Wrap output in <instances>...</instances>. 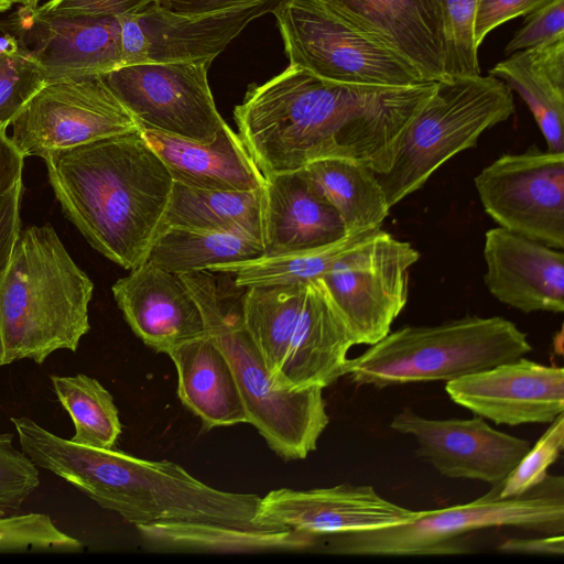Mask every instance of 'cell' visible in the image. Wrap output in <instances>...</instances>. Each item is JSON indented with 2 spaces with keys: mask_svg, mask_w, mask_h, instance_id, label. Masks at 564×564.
I'll return each mask as SVG.
<instances>
[{
  "mask_svg": "<svg viewBox=\"0 0 564 564\" xmlns=\"http://www.w3.org/2000/svg\"><path fill=\"white\" fill-rule=\"evenodd\" d=\"M10 420L21 449L37 467L135 528L171 522L268 527L258 521L261 497L256 494L216 489L170 460L77 444L26 416Z\"/></svg>",
  "mask_w": 564,
  "mask_h": 564,
  "instance_id": "obj_2",
  "label": "cell"
},
{
  "mask_svg": "<svg viewBox=\"0 0 564 564\" xmlns=\"http://www.w3.org/2000/svg\"><path fill=\"white\" fill-rule=\"evenodd\" d=\"M156 0H48L34 11L44 17L118 18L133 14Z\"/></svg>",
  "mask_w": 564,
  "mask_h": 564,
  "instance_id": "obj_39",
  "label": "cell"
},
{
  "mask_svg": "<svg viewBox=\"0 0 564 564\" xmlns=\"http://www.w3.org/2000/svg\"><path fill=\"white\" fill-rule=\"evenodd\" d=\"M532 350L528 336L503 317L466 315L432 326H402L360 356L345 376L357 386L386 388L451 381L516 360Z\"/></svg>",
  "mask_w": 564,
  "mask_h": 564,
  "instance_id": "obj_7",
  "label": "cell"
},
{
  "mask_svg": "<svg viewBox=\"0 0 564 564\" xmlns=\"http://www.w3.org/2000/svg\"><path fill=\"white\" fill-rule=\"evenodd\" d=\"M350 26L409 59L429 82L444 68L440 23L431 0H315Z\"/></svg>",
  "mask_w": 564,
  "mask_h": 564,
  "instance_id": "obj_23",
  "label": "cell"
},
{
  "mask_svg": "<svg viewBox=\"0 0 564 564\" xmlns=\"http://www.w3.org/2000/svg\"><path fill=\"white\" fill-rule=\"evenodd\" d=\"M84 544L59 530L51 517L29 512L0 518V553H78Z\"/></svg>",
  "mask_w": 564,
  "mask_h": 564,
  "instance_id": "obj_35",
  "label": "cell"
},
{
  "mask_svg": "<svg viewBox=\"0 0 564 564\" xmlns=\"http://www.w3.org/2000/svg\"><path fill=\"white\" fill-rule=\"evenodd\" d=\"M420 511L382 498L372 486L280 488L261 497L258 521L312 536L377 530L404 524Z\"/></svg>",
  "mask_w": 564,
  "mask_h": 564,
  "instance_id": "obj_19",
  "label": "cell"
},
{
  "mask_svg": "<svg viewBox=\"0 0 564 564\" xmlns=\"http://www.w3.org/2000/svg\"><path fill=\"white\" fill-rule=\"evenodd\" d=\"M489 75L525 101L549 151L564 152V36L508 55Z\"/></svg>",
  "mask_w": 564,
  "mask_h": 564,
  "instance_id": "obj_26",
  "label": "cell"
},
{
  "mask_svg": "<svg viewBox=\"0 0 564 564\" xmlns=\"http://www.w3.org/2000/svg\"><path fill=\"white\" fill-rule=\"evenodd\" d=\"M420 253L378 229L344 252L321 281L355 345H373L391 332L408 302L409 271Z\"/></svg>",
  "mask_w": 564,
  "mask_h": 564,
  "instance_id": "obj_11",
  "label": "cell"
},
{
  "mask_svg": "<svg viewBox=\"0 0 564 564\" xmlns=\"http://www.w3.org/2000/svg\"><path fill=\"white\" fill-rule=\"evenodd\" d=\"M372 232L348 235L315 249L261 256L246 261L216 264L208 269L234 273L236 282L245 288L308 282L321 279L344 252Z\"/></svg>",
  "mask_w": 564,
  "mask_h": 564,
  "instance_id": "obj_32",
  "label": "cell"
},
{
  "mask_svg": "<svg viewBox=\"0 0 564 564\" xmlns=\"http://www.w3.org/2000/svg\"><path fill=\"white\" fill-rule=\"evenodd\" d=\"M564 447V414L553 420L543 435L527 452L502 480L500 497H517L542 482L549 467L556 462Z\"/></svg>",
  "mask_w": 564,
  "mask_h": 564,
  "instance_id": "obj_36",
  "label": "cell"
},
{
  "mask_svg": "<svg viewBox=\"0 0 564 564\" xmlns=\"http://www.w3.org/2000/svg\"><path fill=\"white\" fill-rule=\"evenodd\" d=\"M39 485L37 466L14 447L11 433H0V518L18 514Z\"/></svg>",
  "mask_w": 564,
  "mask_h": 564,
  "instance_id": "obj_37",
  "label": "cell"
},
{
  "mask_svg": "<svg viewBox=\"0 0 564 564\" xmlns=\"http://www.w3.org/2000/svg\"><path fill=\"white\" fill-rule=\"evenodd\" d=\"M15 3L20 4L21 7H28V8H36L39 6L40 0H14Z\"/></svg>",
  "mask_w": 564,
  "mask_h": 564,
  "instance_id": "obj_45",
  "label": "cell"
},
{
  "mask_svg": "<svg viewBox=\"0 0 564 564\" xmlns=\"http://www.w3.org/2000/svg\"><path fill=\"white\" fill-rule=\"evenodd\" d=\"M24 158L7 134V129L0 128V198L22 182Z\"/></svg>",
  "mask_w": 564,
  "mask_h": 564,
  "instance_id": "obj_42",
  "label": "cell"
},
{
  "mask_svg": "<svg viewBox=\"0 0 564 564\" xmlns=\"http://www.w3.org/2000/svg\"><path fill=\"white\" fill-rule=\"evenodd\" d=\"M443 41L444 68L448 77L479 75L474 23L480 0H431Z\"/></svg>",
  "mask_w": 564,
  "mask_h": 564,
  "instance_id": "obj_33",
  "label": "cell"
},
{
  "mask_svg": "<svg viewBox=\"0 0 564 564\" xmlns=\"http://www.w3.org/2000/svg\"><path fill=\"white\" fill-rule=\"evenodd\" d=\"M10 126L18 150L40 158L140 129L104 77L46 84Z\"/></svg>",
  "mask_w": 564,
  "mask_h": 564,
  "instance_id": "obj_13",
  "label": "cell"
},
{
  "mask_svg": "<svg viewBox=\"0 0 564 564\" xmlns=\"http://www.w3.org/2000/svg\"><path fill=\"white\" fill-rule=\"evenodd\" d=\"M243 319L275 388L324 389L345 376L355 343L321 279L247 288Z\"/></svg>",
  "mask_w": 564,
  "mask_h": 564,
  "instance_id": "obj_6",
  "label": "cell"
},
{
  "mask_svg": "<svg viewBox=\"0 0 564 564\" xmlns=\"http://www.w3.org/2000/svg\"><path fill=\"white\" fill-rule=\"evenodd\" d=\"M272 13L290 65L347 84L409 87L430 83L409 59L315 0H280Z\"/></svg>",
  "mask_w": 564,
  "mask_h": 564,
  "instance_id": "obj_10",
  "label": "cell"
},
{
  "mask_svg": "<svg viewBox=\"0 0 564 564\" xmlns=\"http://www.w3.org/2000/svg\"><path fill=\"white\" fill-rule=\"evenodd\" d=\"M42 159L64 215L89 245L123 269L143 263L161 230L173 180L140 129Z\"/></svg>",
  "mask_w": 564,
  "mask_h": 564,
  "instance_id": "obj_3",
  "label": "cell"
},
{
  "mask_svg": "<svg viewBox=\"0 0 564 564\" xmlns=\"http://www.w3.org/2000/svg\"><path fill=\"white\" fill-rule=\"evenodd\" d=\"M501 482L484 496L435 510H421L412 521L394 527L326 534V551L343 555H455L469 553L470 532L511 527L545 535L564 532V477L546 478L517 497L502 498Z\"/></svg>",
  "mask_w": 564,
  "mask_h": 564,
  "instance_id": "obj_8",
  "label": "cell"
},
{
  "mask_svg": "<svg viewBox=\"0 0 564 564\" xmlns=\"http://www.w3.org/2000/svg\"><path fill=\"white\" fill-rule=\"evenodd\" d=\"M303 169L338 213L347 236L381 229L390 206L370 169L345 159H322Z\"/></svg>",
  "mask_w": 564,
  "mask_h": 564,
  "instance_id": "obj_28",
  "label": "cell"
},
{
  "mask_svg": "<svg viewBox=\"0 0 564 564\" xmlns=\"http://www.w3.org/2000/svg\"><path fill=\"white\" fill-rule=\"evenodd\" d=\"M147 546L164 552L257 553L295 551L316 536L283 527H231L204 522H171L137 528Z\"/></svg>",
  "mask_w": 564,
  "mask_h": 564,
  "instance_id": "obj_27",
  "label": "cell"
},
{
  "mask_svg": "<svg viewBox=\"0 0 564 564\" xmlns=\"http://www.w3.org/2000/svg\"><path fill=\"white\" fill-rule=\"evenodd\" d=\"M523 17L522 26L505 47L506 55L564 36V0H549Z\"/></svg>",
  "mask_w": 564,
  "mask_h": 564,
  "instance_id": "obj_38",
  "label": "cell"
},
{
  "mask_svg": "<svg viewBox=\"0 0 564 564\" xmlns=\"http://www.w3.org/2000/svg\"><path fill=\"white\" fill-rule=\"evenodd\" d=\"M485 212L499 227L564 249V152L503 154L474 180Z\"/></svg>",
  "mask_w": 564,
  "mask_h": 564,
  "instance_id": "obj_12",
  "label": "cell"
},
{
  "mask_svg": "<svg viewBox=\"0 0 564 564\" xmlns=\"http://www.w3.org/2000/svg\"><path fill=\"white\" fill-rule=\"evenodd\" d=\"M15 3L14 0H0V13L8 11Z\"/></svg>",
  "mask_w": 564,
  "mask_h": 564,
  "instance_id": "obj_46",
  "label": "cell"
},
{
  "mask_svg": "<svg viewBox=\"0 0 564 564\" xmlns=\"http://www.w3.org/2000/svg\"><path fill=\"white\" fill-rule=\"evenodd\" d=\"M390 429L412 436L416 455L441 475L491 486L502 482L531 447L529 441L495 430L478 415L433 420L404 408Z\"/></svg>",
  "mask_w": 564,
  "mask_h": 564,
  "instance_id": "obj_16",
  "label": "cell"
},
{
  "mask_svg": "<svg viewBox=\"0 0 564 564\" xmlns=\"http://www.w3.org/2000/svg\"><path fill=\"white\" fill-rule=\"evenodd\" d=\"M93 291L52 226L21 229L0 281V366L75 352L90 330Z\"/></svg>",
  "mask_w": 564,
  "mask_h": 564,
  "instance_id": "obj_4",
  "label": "cell"
},
{
  "mask_svg": "<svg viewBox=\"0 0 564 564\" xmlns=\"http://www.w3.org/2000/svg\"><path fill=\"white\" fill-rule=\"evenodd\" d=\"M436 84H347L289 65L265 83L251 85L234 117L263 175L302 170L322 159H345L383 174Z\"/></svg>",
  "mask_w": 564,
  "mask_h": 564,
  "instance_id": "obj_1",
  "label": "cell"
},
{
  "mask_svg": "<svg viewBox=\"0 0 564 564\" xmlns=\"http://www.w3.org/2000/svg\"><path fill=\"white\" fill-rule=\"evenodd\" d=\"M549 0H480L474 23L477 47L486 35L502 23L525 15Z\"/></svg>",
  "mask_w": 564,
  "mask_h": 564,
  "instance_id": "obj_40",
  "label": "cell"
},
{
  "mask_svg": "<svg viewBox=\"0 0 564 564\" xmlns=\"http://www.w3.org/2000/svg\"><path fill=\"white\" fill-rule=\"evenodd\" d=\"M258 0H156L163 9L182 15H204L229 10Z\"/></svg>",
  "mask_w": 564,
  "mask_h": 564,
  "instance_id": "obj_44",
  "label": "cell"
},
{
  "mask_svg": "<svg viewBox=\"0 0 564 564\" xmlns=\"http://www.w3.org/2000/svg\"><path fill=\"white\" fill-rule=\"evenodd\" d=\"M165 227L230 232L261 241V188L221 192L173 182L161 229Z\"/></svg>",
  "mask_w": 564,
  "mask_h": 564,
  "instance_id": "obj_29",
  "label": "cell"
},
{
  "mask_svg": "<svg viewBox=\"0 0 564 564\" xmlns=\"http://www.w3.org/2000/svg\"><path fill=\"white\" fill-rule=\"evenodd\" d=\"M46 84L39 63L15 37L0 35V128L7 129Z\"/></svg>",
  "mask_w": 564,
  "mask_h": 564,
  "instance_id": "obj_34",
  "label": "cell"
},
{
  "mask_svg": "<svg viewBox=\"0 0 564 564\" xmlns=\"http://www.w3.org/2000/svg\"><path fill=\"white\" fill-rule=\"evenodd\" d=\"M140 133L160 158L173 182L208 191H257L264 175L238 133L226 123L208 142H198L152 129Z\"/></svg>",
  "mask_w": 564,
  "mask_h": 564,
  "instance_id": "obj_24",
  "label": "cell"
},
{
  "mask_svg": "<svg viewBox=\"0 0 564 564\" xmlns=\"http://www.w3.org/2000/svg\"><path fill=\"white\" fill-rule=\"evenodd\" d=\"M497 550L505 553L534 555H563V534H551L543 538H511L502 542Z\"/></svg>",
  "mask_w": 564,
  "mask_h": 564,
  "instance_id": "obj_43",
  "label": "cell"
},
{
  "mask_svg": "<svg viewBox=\"0 0 564 564\" xmlns=\"http://www.w3.org/2000/svg\"><path fill=\"white\" fill-rule=\"evenodd\" d=\"M511 91L489 74L437 82L403 133L392 165L376 174L390 208L419 189L451 158L476 147L487 129L508 120L514 112Z\"/></svg>",
  "mask_w": 564,
  "mask_h": 564,
  "instance_id": "obj_9",
  "label": "cell"
},
{
  "mask_svg": "<svg viewBox=\"0 0 564 564\" xmlns=\"http://www.w3.org/2000/svg\"><path fill=\"white\" fill-rule=\"evenodd\" d=\"M132 332L156 352L206 334L202 313L178 274L149 260L111 288Z\"/></svg>",
  "mask_w": 564,
  "mask_h": 564,
  "instance_id": "obj_21",
  "label": "cell"
},
{
  "mask_svg": "<svg viewBox=\"0 0 564 564\" xmlns=\"http://www.w3.org/2000/svg\"><path fill=\"white\" fill-rule=\"evenodd\" d=\"M197 303L206 334L227 358L248 415L268 446L286 460L317 447L329 423L322 387L278 389L243 319L247 288L231 272L199 270L180 275Z\"/></svg>",
  "mask_w": 564,
  "mask_h": 564,
  "instance_id": "obj_5",
  "label": "cell"
},
{
  "mask_svg": "<svg viewBox=\"0 0 564 564\" xmlns=\"http://www.w3.org/2000/svg\"><path fill=\"white\" fill-rule=\"evenodd\" d=\"M456 404L496 424L551 423L564 412V369L524 357L446 382Z\"/></svg>",
  "mask_w": 564,
  "mask_h": 564,
  "instance_id": "obj_18",
  "label": "cell"
},
{
  "mask_svg": "<svg viewBox=\"0 0 564 564\" xmlns=\"http://www.w3.org/2000/svg\"><path fill=\"white\" fill-rule=\"evenodd\" d=\"M22 182L0 198V281L10 263L21 230Z\"/></svg>",
  "mask_w": 564,
  "mask_h": 564,
  "instance_id": "obj_41",
  "label": "cell"
},
{
  "mask_svg": "<svg viewBox=\"0 0 564 564\" xmlns=\"http://www.w3.org/2000/svg\"><path fill=\"white\" fill-rule=\"evenodd\" d=\"M279 1L258 0L192 17L174 13L153 2L137 13L118 17L123 66L209 64L251 21L272 12Z\"/></svg>",
  "mask_w": 564,
  "mask_h": 564,
  "instance_id": "obj_15",
  "label": "cell"
},
{
  "mask_svg": "<svg viewBox=\"0 0 564 564\" xmlns=\"http://www.w3.org/2000/svg\"><path fill=\"white\" fill-rule=\"evenodd\" d=\"M346 236L338 213L315 188L304 169L264 175L262 256L315 249Z\"/></svg>",
  "mask_w": 564,
  "mask_h": 564,
  "instance_id": "obj_22",
  "label": "cell"
},
{
  "mask_svg": "<svg viewBox=\"0 0 564 564\" xmlns=\"http://www.w3.org/2000/svg\"><path fill=\"white\" fill-rule=\"evenodd\" d=\"M50 379L58 402L74 423L75 433L70 441L113 448L122 426L110 392L97 379L84 373L51 375Z\"/></svg>",
  "mask_w": 564,
  "mask_h": 564,
  "instance_id": "obj_31",
  "label": "cell"
},
{
  "mask_svg": "<svg viewBox=\"0 0 564 564\" xmlns=\"http://www.w3.org/2000/svg\"><path fill=\"white\" fill-rule=\"evenodd\" d=\"M0 25L36 59L47 84L102 77L123 66L118 18L44 17L21 7Z\"/></svg>",
  "mask_w": 564,
  "mask_h": 564,
  "instance_id": "obj_17",
  "label": "cell"
},
{
  "mask_svg": "<svg viewBox=\"0 0 564 564\" xmlns=\"http://www.w3.org/2000/svg\"><path fill=\"white\" fill-rule=\"evenodd\" d=\"M177 373V395L202 421L204 430L248 423V415L231 367L207 335L166 352Z\"/></svg>",
  "mask_w": 564,
  "mask_h": 564,
  "instance_id": "obj_25",
  "label": "cell"
},
{
  "mask_svg": "<svg viewBox=\"0 0 564 564\" xmlns=\"http://www.w3.org/2000/svg\"><path fill=\"white\" fill-rule=\"evenodd\" d=\"M484 259V282L499 302L523 313H563V250L498 226L485 234Z\"/></svg>",
  "mask_w": 564,
  "mask_h": 564,
  "instance_id": "obj_20",
  "label": "cell"
},
{
  "mask_svg": "<svg viewBox=\"0 0 564 564\" xmlns=\"http://www.w3.org/2000/svg\"><path fill=\"white\" fill-rule=\"evenodd\" d=\"M205 63H143L105 76L139 128L208 142L226 124L217 110Z\"/></svg>",
  "mask_w": 564,
  "mask_h": 564,
  "instance_id": "obj_14",
  "label": "cell"
},
{
  "mask_svg": "<svg viewBox=\"0 0 564 564\" xmlns=\"http://www.w3.org/2000/svg\"><path fill=\"white\" fill-rule=\"evenodd\" d=\"M263 254L261 241L230 232L165 227L153 241L150 262L175 274L251 260Z\"/></svg>",
  "mask_w": 564,
  "mask_h": 564,
  "instance_id": "obj_30",
  "label": "cell"
}]
</instances>
